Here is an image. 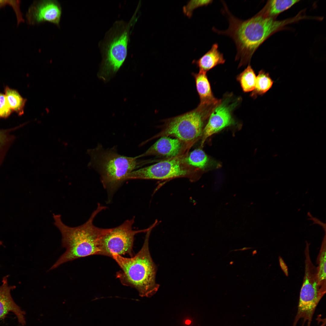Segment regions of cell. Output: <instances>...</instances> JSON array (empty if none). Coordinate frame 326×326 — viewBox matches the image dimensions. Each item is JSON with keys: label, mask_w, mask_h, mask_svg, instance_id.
<instances>
[{"label": "cell", "mask_w": 326, "mask_h": 326, "mask_svg": "<svg viewBox=\"0 0 326 326\" xmlns=\"http://www.w3.org/2000/svg\"><path fill=\"white\" fill-rule=\"evenodd\" d=\"M8 4V0H0V8Z\"/></svg>", "instance_id": "26"}, {"label": "cell", "mask_w": 326, "mask_h": 326, "mask_svg": "<svg viewBox=\"0 0 326 326\" xmlns=\"http://www.w3.org/2000/svg\"><path fill=\"white\" fill-rule=\"evenodd\" d=\"M134 219V217L117 227L109 229L101 238L99 255L112 257L113 254L121 255L127 254L133 257L134 236L138 233L146 232L153 225L144 229L134 230L132 226Z\"/></svg>", "instance_id": "8"}, {"label": "cell", "mask_w": 326, "mask_h": 326, "mask_svg": "<svg viewBox=\"0 0 326 326\" xmlns=\"http://www.w3.org/2000/svg\"><path fill=\"white\" fill-rule=\"evenodd\" d=\"M189 172L183 166L181 160L174 157L132 172L127 180L134 179L167 180L189 177Z\"/></svg>", "instance_id": "9"}, {"label": "cell", "mask_w": 326, "mask_h": 326, "mask_svg": "<svg viewBox=\"0 0 326 326\" xmlns=\"http://www.w3.org/2000/svg\"><path fill=\"white\" fill-rule=\"evenodd\" d=\"M273 81L268 74L260 71L256 77L255 88L251 94L252 97L264 94L271 87Z\"/></svg>", "instance_id": "21"}, {"label": "cell", "mask_w": 326, "mask_h": 326, "mask_svg": "<svg viewBox=\"0 0 326 326\" xmlns=\"http://www.w3.org/2000/svg\"><path fill=\"white\" fill-rule=\"evenodd\" d=\"M20 3V0H8V4L12 7L15 12L18 25L24 21L21 11Z\"/></svg>", "instance_id": "25"}, {"label": "cell", "mask_w": 326, "mask_h": 326, "mask_svg": "<svg viewBox=\"0 0 326 326\" xmlns=\"http://www.w3.org/2000/svg\"><path fill=\"white\" fill-rule=\"evenodd\" d=\"M106 208L98 203L89 219L83 224L76 227L66 225L62 221L60 215L53 214L54 224L61 234L62 244L66 250L50 270L77 259L99 255L101 238L109 229L97 227L93 224V221L97 215Z\"/></svg>", "instance_id": "2"}, {"label": "cell", "mask_w": 326, "mask_h": 326, "mask_svg": "<svg viewBox=\"0 0 326 326\" xmlns=\"http://www.w3.org/2000/svg\"><path fill=\"white\" fill-rule=\"evenodd\" d=\"M211 0H191L183 8L184 14L188 18H190L193 10L199 7L206 6L212 3Z\"/></svg>", "instance_id": "23"}, {"label": "cell", "mask_w": 326, "mask_h": 326, "mask_svg": "<svg viewBox=\"0 0 326 326\" xmlns=\"http://www.w3.org/2000/svg\"><path fill=\"white\" fill-rule=\"evenodd\" d=\"M182 147L181 141L177 139L163 136L145 152L137 156L140 157L151 155H159L167 157H175Z\"/></svg>", "instance_id": "13"}, {"label": "cell", "mask_w": 326, "mask_h": 326, "mask_svg": "<svg viewBox=\"0 0 326 326\" xmlns=\"http://www.w3.org/2000/svg\"><path fill=\"white\" fill-rule=\"evenodd\" d=\"M231 96L225 97L212 110L203 129L201 145L212 135L235 124L232 111L238 104L239 100L232 101Z\"/></svg>", "instance_id": "10"}, {"label": "cell", "mask_w": 326, "mask_h": 326, "mask_svg": "<svg viewBox=\"0 0 326 326\" xmlns=\"http://www.w3.org/2000/svg\"><path fill=\"white\" fill-rule=\"evenodd\" d=\"M192 75L195 79L200 100L199 104L207 106L217 105L220 100L216 99L214 96L206 73L199 72L198 73H192Z\"/></svg>", "instance_id": "14"}, {"label": "cell", "mask_w": 326, "mask_h": 326, "mask_svg": "<svg viewBox=\"0 0 326 326\" xmlns=\"http://www.w3.org/2000/svg\"><path fill=\"white\" fill-rule=\"evenodd\" d=\"M251 248H250V247H244V248H243L240 249H237V250H232V251H244V250H248V249H251Z\"/></svg>", "instance_id": "27"}, {"label": "cell", "mask_w": 326, "mask_h": 326, "mask_svg": "<svg viewBox=\"0 0 326 326\" xmlns=\"http://www.w3.org/2000/svg\"><path fill=\"white\" fill-rule=\"evenodd\" d=\"M154 225L146 232L143 245L140 251L130 258L117 254L112 255L121 270L117 277L124 285L134 288L140 295L148 296L157 291L159 285L155 281L157 267L151 257L149 239Z\"/></svg>", "instance_id": "3"}, {"label": "cell", "mask_w": 326, "mask_h": 326, "mask_svg": "<svg viewBox=\"0 0 326 326\" xmlns=\"http://www.w3.org/2000/svg\"><path fill=\"white\" fill-rule=\"evenodd\" d=\"M24 124L12 128L0 129V166L7 152L15 138V136L12 135L11 133L21 127Z\"/></svg>", "instance_id": "18"}, {"label": "cell", "mask_w": 326, "mask_h": 326, "mask_svg": "<svg viewBox=\"0 0 326 326\" xmlns=\"http://www.w3.org/2000/svg\"><path fill=\"white\" fill-rule=\"evenodd\" d=\"M114 149H105L99 145L88 151L91 158L89 165L100 175L101 182L107 192L108 203L116 191L127 180L129 175L142 164L136 156L121 155Z\"/></svg>", "instance_id": "4"}, {"label": "cell", "mask_w": 326, "mask_h": 326, "mask_svg": "<svg viewBox=\"0 0 326 326\" xmlns=\"http://www.w3.org/2000/svg\"><path fill=\"white\" fill-rule=\"evenodd\" d=\"M61 13V5L56 0L35 1L29 8L26 18L29 25L48 21L59 26Z\"/></svg>", "instance_id": "11"}, {"label": "cell", "mask_w": 326, "mask_h": 326, "mask_svg": "<svg viewBox=\"0 0 326 326\" xmlns=\"http://www.w3.org/2000/svg\"><path fill=\"white\" fill-rule=\"evenodd\" d=\"M256 77L254 72L251 66L247 67L237 77V80L239 82L242 89L244 92H248L254 90L256 83Z\"/></svg>", "instance_id": "19"}, {"label": "cell", "mask_w": 326, "mask_h": 326, "mask_svg": "<svg viewBox=\"0 0 326 326\" xmlns=\"http://www.w3.org/2000/svg\"><path fill=\"white\" fill-rule=\"evenodd\" d=\"M214 107L199 104L191 111L170 119L159 135L174 136L186 142L195 140L202 134L204 121Z\"/></svg>", "instance_id": "7"}, {"label": "cell", "mask_w": 326, "mask_h": 326, "mask_svg": "<svg viewBox=\"0 0 326 326\" xmlns=\"http://www.w3.org/2000/svg\"><path fill=\"white\" fill-rule=\"evenodd\" d=\"M191 322V321L190 320H187L185 321V324H189Z\"/></svg>", "instance_id": "28"}, {"label": "cell", "mask_w": 326, "mask_h": 326, "mask_svg": "<svg viewBox=\"0 0 326 326\" xmlns=\"http://www.w3.org/2000/svg\"><path fill=\"white\" fill-rule=\"evenodd\" d=\"M316 267L320 282L326 284V235L323 238L321 249L317 259Z\"/></svg>", "instance_id": "22"}, {"label": "cell", "mask_w": 326, "mask_h": 326, "mask_svg": "<svg viewBox=\"0 0 326 326\" xmlns=\"http://www.w3.org/2000/svg\"><path fill=\"white\" fill-rule=\"evenodd\" d=\"M223 54L218 50L217 43L213 44L211 49L197 60L192 63L199 68V72L206 73L216 66L225 63Z\"/></svg>", "instance_id": "15"}, {"label": "cell", "mask_w": 326, "mask_h": 326, "mask_svg": "<svg viewBox=\"0 0 326 326\" xmlns=\"http://www.w3.org/2000/svg\"><path fill=\"white\" fill-rule=\"evenodd\" d=\"M12 111L5 95L0 92V118L8 117Z\"/></svg>", "instance_id": "24"}, {"label": "cell", "mask_w": 326, "mask_h": 326, "mask_svg": "<svg viewBox=\"0 0 326 326\" xmlns=\"http://www.w3.org/2000/svg\"><path fill=\"white\" fill-rule=\"evenodd\" d=\"M2 241H0V245H2Z\"/></svg>", "instance_id": "29"}, {"label": "cell", "mask_w": 326, "mask_h": 326, "mask_svg": "<svg viewBox=\"0 0 326 326\" xmlns=\"http://www.w3.org/2000/svg\"><path fill=\"white\" fill-rule=\"evenodd\" d=\"M222 2V12L229 26L224 30L215 27L213 30L218 34L228 36L233 40L237 50L235 60L239 61L238 67L249 64L256 50L271 34L293 22L292 18L276 20L265 17L260 11L250 18L241 20L232 14L225 3Z\"/></svg>", "instance_id": "1"}, {"label": "cell", "mask_w": 326, "mask_h": 326, "mask_svg": "<svg viewBox=\"0 0 326 326\" xmlns=\"http://www.w3.org/2000/svg\"><path fill=\"white\" fill-rule=\"evenodd\" d=\"M305 253V275L300 291L297 312L292 326H296L301 318L303 319L302 326H303L306 322L307 326H311L316 308L326 292V284L320 282L316 267L310 259L309 244L307 242Z\"/></svg>", "instance_id": "6"}, {"label": "cell", "mask_w": 326, "mask_h": 326, "mask_svg": "<svg viewBox=\"0 0 326 326\" xmlns=\"http://www.w3.org/2000/svg\"><path fill=\"white\" fill-rule=\"evenodd\" d=\"M299 1L296 0H269L260 12L265 17L275 18L280 13Z\"/></svg>", "instance_id": "16"}, {"label": "cell", "mask_w": 326, "mask_h": 326, "mask_svg": "<svg viewBox=\"0 0 326 326\" xmlns=\"http://www.w3.org/2000/svg\"><path fill=\"white\" fill-rule=\"evenodd\" d=\"M8 275L4 277L0 286V319H4L10 312L16 316L19 322L22 325L26 323L25 312L21 310L14 301L11 291L16 288L15 286H10L8 283Z\"/></svg>", "instance_id": "12"}, {"label": "cell", "mask_w": 326, "mask_h": 326, "mask_svg": "<svg viewBox=\"0 0 326 326\" xmlns=\"http://www.w3.org/2000/svg\"></svg>", "instance_id": "30"}, {"label": "cell", "mask_w": 326, "mask_h": 326, "mask_svg": "<svg viewBox=\"0 0 326 326\" xmlns=\"http://www.w3.org/2000/svg\"><path fill=\"white\" fill-rule=\"evenodd\" d=\"M5 95L7 102L11 110L16 112L19 116L22 115L27 99L23 98L16 90L8 86L5 88Z\"/></svg>", "instance_id": "17"}, {"label": "cell", "mask_w": 326, "mask_h": 326, "mask_svg": "<svg viewBox=\"0 0 326 326\" xmlns=\"http://www.w3.org/2000/svg\"><path fill=\"white\" fill-rule=\"evenodd\" d=\"M186 160L189 165L201 169L207 167L210 163L207 155L200 149H195L191 152Z\"/></svg>", "instance_id": "20"}, {"label": "cell", "mask_w": 326, "mask_h": 326, "mask_svg": "<svg viewBox=\"0 0 326 326\" xmlns=\"http://www.w3.org/2000/svg\"><path fill=\"white\" fill-rule=\"evenodd\" d=\"M138 7L128 21H116L99 43L101 62L98 75L104 81L116 73L126 58L132 29L137 20Z\"/></svg>", "instance_id": "5"}]
</instances>
